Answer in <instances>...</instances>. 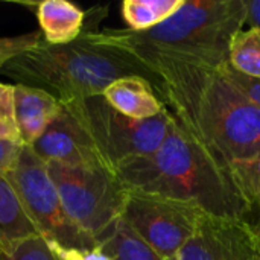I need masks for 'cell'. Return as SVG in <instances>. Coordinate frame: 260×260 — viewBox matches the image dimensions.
I'll list each match as a JSON object with an SVG mask.
<instances>
[{"instance_id":"cell-20","label":"cell","mask_w":260,"mask_h":260,"mask_svg":"<svg viewBox=\"0 0 260 260\" xmlns=\"http://www.w3.org/2000/svg\"><path fill=\"white\" fill-rule=\"evenodd\" d=\"M2 260H56L41 236L29 238L20 242L9 254L2 256Z\"/></svg>"},{"instance_id":"cell-21","label":"cell","mask_w":260,"mask_h":260,"mask_svg":"<svg viewBox=\"0 0 260 260\" xmlns=\"http://www.w3.org/2000/svg\"><path fill=\"white\" fill-rule=\"evenodd\" d=\"M224 75L233 82V85L260 111V79H254L250 76H244L235 72L229 64L221 67Z\"/></svg>"},{"instance_id":"cell-7","label":"cell","mask_w":260,"mask_h":260,"mask_svg":"<svg viewBox=\"0 0 260 260\" xmlns=\"http://www.w3.org/2000/svg\"><path fill=\"white\" fill-rule=\"evenodd\" d=\"M15 189L26 215L47 242L67 248H98L99 244L88 233L81 230L66 213L47 165L23 145L15 166L5 175Z\"/></svg>"},{"instance_id":"cell-19","label":"cell","mask_w":260,"mask_h":260,"mask_svg":"<svg viewBox=\"0 0 260 260\" xmlns=\"http://www.w3.org/2000/svg\"><path fill=\"white\" fill-rule=\"evenodd\" d=\"M43 41L41 30L29 32L17 37H0V70L20 53L35 47Z\"/></svg>"},{"instance_id":"cell-3","label":"cell","mask_w":260,"mask_h":260,"mask_svg":"<svg viewBox=\"0 0 260 260\" xmlns=\"http://www.w3.org/2000/svg\"><path fill=\"white\" fill-rule=\"evenodd\" d=\"M90 26L69 44L44 40L11 59L2 70L17 84L52 94L59 104L102 96L105 88L126 76H142L155 88V75L128 52L93 40Z\"/></svg>"},{"instance_id":"cell-2","label":"cell","mask_w":260,"mask_h":260,"mask_svg":"<svg viewBox=\"0 0 260 260\" xmlns=\"http://www.w3.org/2000/svg\"><path fill=\"white\" fill-rule=\"evenodd\" d=\"M128 192L198 206L209 215L244 221L247 204L232 168L215 158L172 116L166 139L148 155L116 168Z\"/></svg>"},{"instance_id":"cell-25","label":"cell","mask_w":260,"mask_h":260,"mask_svg":"<svg viewBox=\"0 0 260 260\" xmlns=\"http://www.w3.org/2000/svg\"><path fill=\"white\" fill-rule=\"evenodd\" d=\"M247 5V23L251 27L260 29V0H245Z\"/></svg>"},{"instance_id":"cell-10","label":"cell","mask_w":260,"mask_h":260,"mask_svg":"<svg viewBox=\"0 0 260 260\" xmlns=\"http://www.w3.org/2000/svg\"><path fill=\"white\" fill-rule=\"evenodd\" d=\"M30 148L44 163L108 168L88 133L62 105L59 113Z\"/></svg>"},{"instance_id":"cell-28","label":"cell","mask_w":260,"mask_h":260,"mask_svg":"<svg viewBox=\"0 0 260 260\" xmlns=\"http://www.w3.org/2000/svg\"><path fill=\"white\" fill-rule=\"evenodd\" d=\"M259 260H260V257H259Z\"/></svg>"},{"instance_id":"cell-17","label":"cell","mask_w":260,"mask_h":260,"mask_svg":"<svg viewBox=\"0 0 260 260\" xmlns=\"http://www.w3.org/2000/svg\"><path fill=\"white\" fill-rule=\"evenodd\" d=\"M229 66L244 75L260 79V29L236 32L229 46Z\"/></svg>"},{"instance_id":"cell-23","label":"cell","mask_w":260,"mask_h":260,"mask_svg":"<svg viewBox=\"0 0 260 260\" xmlns=\"http://www.w3.org/2000/svg\"><path fill=\"white\" fill-rule=\"evenodd\" d=\"M21 146L20 140H0V175H6L15 166Z\"/></svg>"},{"instance_id":"cell-6","label":"cell","mask_w":260,"mask_h":260,"mask_svg":"<svg viewBox=\"0 0 260 260\" xmlns=\"http://www.w3.org/2000/svg\"><path fill=\"white\" fill-rule=\"evenodd\" d=\"M91 137L107 166L116 171L122 163L152 154L166 139L172 114L165 108L151 119L137 120L116 111L104 96L61 104Z\"/></svg>"},{"instance_id":"cell-11","label":"cell","mask_w":260,"mask_h":260,"mask_svg":"<svg viewBox=\"0 0 260 260\" xmlns=\"http://www.w3.org/2000/svg\"><path fill=\"white\" fill-rule=\"evenodd\" d=\"M14 122L18 140L32 146L61 110V104L47 91L21 84L14 85Z\"/></svg>"},{"instance_id":"cell-15","label":"cell","mask_w":260,"mask_h":260,"mask_svg":"<svg viewBox=\"0 0 260 260\" xmlns=\"http://www.w3.org/2000/svg\"><path fill=\"white\" fill-rule=\"evenodd\" d=\"M184 0H125L122 17L131 30H146L174 15Z\"/></svg>"},{"instance_id":"cell-26","label":"cell","mask_w":260,"mask_h":260,"mask_svg":"<svg viewBox=\"0 0 260 260\" xmlns=\"http://www.w3.org/2000/svg\"><path fill=\"white\" fill-rule=\"evenodd\" d=\"M12 102H14V85L0 82V107L14 108Z\"/></svg>"},{"instance_id":"cell-27","label":"cell","mask_w":260,"mask_h":260,"mask_svg":"<svg viewBox=\"0 0 260 260\" xmlns=\"http://www.w3.org/2000/svg\"><path fill=\"white\" fill-rule=\"evenodd\" d=\"M0 260H2V254H0Z\"/></svg>"},{"instance_id":"cell-18","label":"cell","mask_w":260,"mask_h":260,"mask_svg":"<svg viewBox=\"0 0 260 260\" xmlns=\"http://www.w3.org/2000/svg\"><path fill=\"white\" fill-rule=\"evenodd\" d=\"M232 169L247 204L244 222L260 239V155L250 161L235 165Z\"/></svg>"},{"instance_id":"cell-5","label":"cell","mask_w":260,"mask_h":260,"mask_svg":"<svg viewBox=\"0 0 260 260\" xmlns=\"http://www.w3.org/2000/svg\"><path fill=\"white\" fill-rule=\"evenodd\" d=\"M69 218L101 245L122 218L128 190L105 166L46 163Z\"/></svg>"},{"instance_id":"cell-22","label":"cell","mask_w":260,"mask_h":260,"mask_svg":"<svg viewBox=\"0 0 260 260\" xmlns=\"http://www.w3.org/2000/svg\"><path fill=\"white\" fill-rule=\"evenodd\" d=\"M47 247L56 260H113L101 247L90 248V250L67 248V247H61L55 242H47Z\"/></svg>"},{"instance_id":"cell-14","label":"cell","mask_w":260,"mask_h":260,"mask_svg":"<svg viewBox=\"0 0 260 260\" xmlns=\"http://www.w3.org/2000/svg\"><path fill=\"white\" fill-rule=\"evenodd\" d=\"M38 236L23 204L5 175H0V254H9L20 242Z\"/></svg>"},{"instance_id":"cell-9","label":"cell","mask_w":260,"mask_h":260,"mask_svg":"<svg viewBox=\"0 0 260 260\" xmlns=\"http://www.w3.org/2000/svg\"><path fill=\"white\" fill-rule=\"evenodd\" d=\"M260 239L238 218L204 215L193 236L169 260H259Z\"/></svg>"},{"instance_id":"cell-24","label":"cell","mask_w":260,"mask_h":260,"mask_svg":"<svg viewBox=\"0 0 260 260\" xmlns=\"http://www.w3.org/2000/svg\"><path fill=\"white\" fill-rule=\"evenodd\" d=\"M0 140H18L14 122V108L0 107Z\"/></svg>"},{"instance_id":"cell-13","label":"cell","mask_w":260,"mask_h":260,"mask_svg":"<svg viewBox=\"0 0 260 260\" xmlns=\"http://www.w3.org/2000/svg\"><path fill=\"white\" fill-rule=\"evenodd\" d=\"M43 40L49 44H69L85 29V12L67 0H44L37 5Z\"/></svg>"},{"instance_id":"cell-16","label":"cell","mask_w":260,"mask_h":260,"mask_svg":"<svg viewBox=\"0 0 260 260\" xmlns=\"http://www.w3.org/2000/svg\"><path fill=\"white\" fill-rule=\"evenodd\" d=\"M113 260H165L120 218L99 245Z\"/></svg>"},{"instance_id":"cell-12","label":"cell","mask_w":260,"mask_h":260,"mask_svg":"<svg viewBox=\"0 0 260 260\" xmlns=\"http://www.w3.org/2000/svg\"><path fill=\"white\" fill-rule=\"evenodd\" d=\"M102 96L116 111L137 120L155 117L166 108L152 84L142 76L117 79L105 88Z\"/></svg>"},{"instance_id":"cell-1","label":"cell","mask_w":260,"mask_h":260,"mask_svg":"<svg viewBox=\"0 0 260 260\" xmlns=\"http://www.w3.org/2000/svg\"><path fill=\"white\" fill-rule=\"evenodd\" d=\"M155 75V91L175 120L229 168L260 155V111L221 67L175 58L140 61Z\"/></svg>"},{"instance_id":"cell-4","label":"cell","mask_w":260,"mask_h":260,"mask_svg":"<svg viewBox=\"0 0 260 260\" xmlns=\"http://www.w3.org/2000/svg\"><path fill=\"white\" fill-rule=\"evenodd\" d=\"M247 24L245 0H184L168 20L146 30L104 29L91 37L114 46L137 61L166 56L193 64L222 67L229 64L232 37Z\"/></svg>"},{"instance_id":"cell-8","label":"cell","mask_w":260,"mask_h":260,"mask_svg":"<svg viewBox=\"0 0 260 260\" xmlns=\"http://www.w3.org/2000/svg\"><path fill=\"white\" fill-rule=\"evenodd\" d=\"M204 215L190 203L128 192L122 219L160 257L169 260L193 236Z\"/></svg>"}]
</instances>
